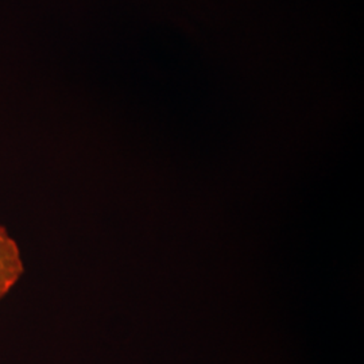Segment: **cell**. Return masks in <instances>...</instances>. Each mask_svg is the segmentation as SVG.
<instances>
[{"instance_id":"1","label":"cell","mask_w":364,"mask_h":364,"mask_svg":"<svg viewBox=\"0 0 364 364\" xmlns=\"http://www.w3.org/2000/svg\"><path fill=\"white\" fill-rule=\"evenodd\" d=\"M23 272L25 266L18 245L0 225V301L16 285Z\"/></svg>"}]
</instances>
